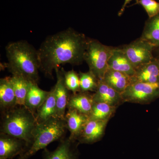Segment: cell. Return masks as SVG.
<instances>
[{
    "instance_id": "obj_24",
    "label": "cell",
    "mask_w": 159,
    "mask_h": 159,
    "mask_svg": "<svg viewBox=\"0 0 159 159\" xmlns=\"http://www.w3.org/2000/svg\"><path fill=\"white\" fill-rule=\"evenodd\" d=\"M79 76L80 92H96L99 80L92 72L90 71L86 73L80 72Z\"/></svg>"
},
{
    "instance_id": "obj_1",
    "label": "cell",
    "mask_w": 159,
    "mask_h": 159,
    "mask_svg": "<svg viewBox=\"0 0 159 159\" xmlns=\"http://www.w3.org/2000/svg\"><path fill=\"white\" fill-rule=\"evenodd\" d=\"M88 39L71 28L48 36L37 50L39 70L52 78L54 71L61 65L81 64Z\"/></svg>"
},
{
    "instance_id": "obj_8",
    "label": "cell",
    "mask_w": 159,
    "mask_h": 159,
    "mask_svg": "<svg viewBox=\"0 0 159 159\" xmlns=\"http://www.w3.org/2000/svg\"><path fill=\"white\" fill-rule=\"evenodd\" d=\"M79 143L77 141L65 138L60 141L55 150L44 148L43 151V159H80L78 149Z\"/></svg>"
},
{
    "instance_id": "obj_22",
    "label": "cell",
    "mask_w": 159,
    "mask_h": 159,
    "mask_svg": "<svg viewBox=\"0 0 159 159\" xmlns=\"http://www.w3.org/2000/svg\"><path fill=\"white\" fill-rule=\"evenodd\" d=\"M10 80L16 97L17 105L25 106L26 96L31 82L16 75L10 77Z\"/></svg>"
},
{
    "instance_id": "obj_30",
    "label": "cell",
    "mask_w": 159,
    "mask_h": 159,
    "mask_svg": "<svg viewBox=\"0 0 159 159\" xmlns=\"http://www.w3.org/2000/svg\"><path fill=\"white\" fill-rule=\"evenodd\" d=\"M157 1H159V0H157Z\"/></svg>"
},
{
    "instance_id": "obj_26",
    "label": "cell",
    "mask_w": 159,
    "mask_h": 159,
    "mask_svg": "<svg viewBox=\"0 0 159 159\" xmlns=\"http://www.w3.org/2000/svg\"><path fill=\"white\" fill-rule=\"evenodd\" d=\"M137 4L142 6L149 18L153 17L159 13V2L155 0H138Z\"/></svg>"
},
{
    "instance_id": "obj_4",
    "label": "cell",
    "mask_w": 159,
    "mask_h": 159,
    "mask_svg": "<svg viewBox=\"0 0 159 159\" xmlns=\"http://www.w3.org/2000/svg\"><path fill=\"white\" fill-rule=\"evenodd\" d=\"M68 130L65 119L52 117L44 122L36 123L32 131V142L30 147L18 159H29L41 149L47 148L52 142L66 138Z\"/></svg>"
},
{
    "instance_id": "obj_2",
    "label": "cell",
    "mask_w": 159,
    "mask_h": 159,
    "mask_svg": "<svg viewBox=\"0 0 159 159\" xmlns=\"http://www.w3.org/2000/svg\"><path fill=\"white\" fill-rule=\"evenodd\" d=\"M6 52L8 60L6 67L12 75L38 84L39 66L37 50L27 41L20 40L9 43Z\"/></svg>"
},
{
    "instance_id": "obj_15",
    "label": "cell",
    "mask_w": 159,
    "mask_h": 159,
    "mask_svg": "<svg viewBox=\"0 0 159 159\" xmlns=\"http://www.w3.org/2000/svg\"><path fill=\"white\" fill-rule=\"evenodd\" d=\"M16 99L10 77L0 79V108L1 113L6 112L16 106Z\"/></svg>"
},
{
    "instance_id": "obj_11",
    "label": "cell",
    "mask_w": 159,
    "mask_h": 159,
    "mask_svg": "<svg viewBox=\"0 0 159 159\" xmlns=\"http://www.w3.org/2000/svg\"><path fill=\"white\" fill-rule=\"evenodd\" d=\"M131 84L135 82L159 83V60L156 58L145 64L135 69L134 74L130 77Z\"/></svg>"
},
{
    "instance_id": "obj_31",
    "label": "cell",
    "mask_w": 159,
    "mask_h": 159,
    "mask_svg": "<svg viewBox=\"0 0 159 159\" xmlns=\"http://www.w3.org/2000/svg\"><path fill=\"white\" fill-rule=\"evenodd\" d=\"M159 131V129H158Z\"/></svg>"
},
{
    "instance_id": "obj_13",
    "label": "cell",
    "mask_w": 159,
    "mask_h": 159,
    "mask_svg": "<svg viewBox=\"0 0 159 159\" xmlns=\"http://www.w3.org/2000/svg\"><path fill=\"white\" fill-rule=\"evenodd\" d=\"M94 102H104L115 107H118L124 103L122 94L112 88L99 80L97 90L93 94Z\"/></svg>"
},
{
    "instance_id": "obj_9",
    "label": "cell",
    "mask_w": 159,
    "mask_h": 159,
    "mask_svg": "<svg viewBox=\"0 0 159 159\" xmlns=\"http://www.w3.org/2000/svg\"><path fill=\"white\" fill-rule=\"evenodd\" d=\"M109 120L89 119L77 139L79 144H93L99 142L105 134Z\"/></svg>"
},
{
    "instance_id": "obj_25",
    "label": "cell",
    "mask_w": 159,
    "mask_h": 159,
    "mask_svg": "<svg viewBox=\"0 0 159 159\" xmlns=\"http://www.w3.org/2000/svg\"><path fill=\"white\" fill-rule=\"evenodd\" d=\"M61 70L63 74L65 83L68 89L74 94L80 92L79 74L74 70L66 71L62 68Z\"/></svg>"
},
{
    "instance_id": "obj_7",
    "label": "cell",
    "mask_w": 159,
    "mask_h": 159,
    "mask_svg": "<svg viewBox=\"0 0 159 159\" xmlns=\"http://www.w3.org/2000/svg\"><path fill=\"white\" fill-rule=\"evenodd\" d=\"M120 48L135 69L155 58L152 53L155 47L140 38Z\"/></svg>"
},
{
    "instance_id": "obj_16",
    "label": "cell",
    "mask_w": 159,
    "mask_h": 159,
    "mask_svg": "<svg viewBox=\"0 0 159 159\" xmlns=\"http://www.w3.org/2000/svg\"><path fill=\"white\" fill-rule=\"evenodd\" d=\"M108 69L122 72L131 77L135 69L121 48L115 47L108 61Z\"/></svg>"
},
{
    "instance_id": "obj_14",
    "label": "cell",
    "mask_w": 159,
    "mask_h": 159,
    "mask_svg": "<svg viewBox=\"0 0 159 159\" xmlns=\"http://www.w3.org/2000/svg\"><path fill=\"white\" fill-rule=\"evenodd\" d=\"M68 130L70 131L69 138L77 141L86 123L89 119V116L79 111L68 108L65 116Z\"/></svg>"
},
{
    "instance_id": "obj_10",
    "label": "cell",
    "mask_w": 159,
    "mask_h": 159,
    "mask_svg": "<svg viewBox=\"0 0 159 159\" xmlns=\"http://www.w3.org/2000/svg\"><path fill=\"white\" fill-rule=\"evenodd\" d=\"M28 148L24 140L7 134H0V159H13Z\"/></svg>"
},
{
    "instance_id": "obj_18",
    "label": "cell",
    "mask_w": 159,
    "mask_h": 159,
    "mask_svg": "<svg viewBox=\"0 0 159 159\" xmlns=\"http://www.w3.org/2000/svg\"><path fill=\"white\" fill-rule=\"evenodd\" d=\"M49 93V91L43 90L39 88L37 84L31 83L26 97L25 107L35 116L38 109L45 100Z\"/></svg>"
},
{
    "instance_id": "obj_12",
    "label": "cell",
    "mask_w": 159,
    "mask_h": 159,
    "mask_svg": "<svg viewBox=\"0 0 159 159\" xmlns=\"http://www.w3.org/2000/svg\"><path fill=\"white\" fill-rule=\"evenodd\" d=\"M57 82L54 85L56 101V117L65 119L66 109L70 95L65 83L64 77L61 69L55 70Z\"/></svg>"
},
{
    "instance_id": "obj_6",
    "label": "cell",
    "mask_w": 159,
    "mask_h": 159,
    "mask_svg": "<svg viewBox=\"0 0 159 159\" xmlns=\"http://www.w3.org/2000/svg\"><path fill=\"white\" fill-rule=\"evenodd\" d=\"M124 102L148 104L159 98V83L130 84L122 93Z\"/></svg>"
},
{
    "instance_id": "obj_20",
    "label": "cell",
    "mask_w": 159,
    "mask_h": 159,
    "mask_svg": "<svg viewBox=\"0 0 159 159\" xmlns=\"http://www.w3.org/2000/svg\"><path fill=\"white\" fill-rule=\"evenodd\" d=\"M52 117H57L54 86L51 91H49L48 97L38 109L35 114L37 123L44 122Z\"/></svg>"
},
{
    "instance_id": "obj_19",
    "label": "cell",
    "mask_w": 159,
    "mask_h": 159,
    "mask_svg": "<svg viewBox=\"0 0 159 159\" xmlns=\"http://www.w3.org/2000/svg\"><path fill=\"white\" fill-rule=\"evenodd\" d=\"M102 80L112 88L121 94L131 84L130 76L110 69L106 71Z\"/></svg>"
},
{
    "instance_id": "obj_29",
    "label": "cell",
    "mask_w": 159,
    "mask_h": 159,
    "mask_svg": "<svg viewBox=\"0 0 159 159\" xmlns=\"http://www.w3.org/2000/svg\"><path fill=\"white\" fill-rule=\"evenodd\" d=\"M158 59H159V57H158Z\"/></svg>"
},
{
    "instance_id": "obj_28",
    "label": "cell",
    "mask_w": 159,
    "mask_h": 159,
    "mask_svg": "<svg viewBox=\"0 0 159 159\" xmlns=\"http://www.w3.org/2000/svg\"><path fill=\"white\" fill-rule=\"evenodd\" d=\"M158 51H159V48H158Z\"/></svg>"
},
{
    "instance_id": "obj_3",
    "label": "cell",
    "mask_w": 159,
    "mask_h": 159,
    "mask_svg": "<svg viewBox=\"0 0 159 159\" xmlns=\"http://www.w3.org/2000/svg\"><path fill=\"white\" fill-rule=\"evenodd\" d=\"M2 114L1 133L24 140L29 148L32 143V131L37 123L34 114L26 107L19 105Z\"/></svg>"
},
{
    "instance_id": "obj_21",
    "label": "cell",
    "mask_w": 159,
    "mask_h": 159,
    "mask_svg": "<svg viewBox=\"0 0 159 159\" xmlns=\"http://www.w3.org/2000/svg\"><path fill=\"white\" fill-rule=\"evenodd\" d=\"M140 38L159 48V13L146 21Z\"/></svg>"
},
{
    "instance_id": "obj_23",
    "label": "cell",
    "mask_w": 159,
    "mask_h": 159,
    "mask_svg": "<svg viewBox=\"0 0 159 159\" xmlns=\"http://www.w3.org/2000/svg\"><path fill=\"white\" fill-rule=\"evenodd\" d=\"M117 108L104 102H94L89 119L110 120L114 116Z\"/></svg>"
},
{
    "instance_id": "obj_17",
    "label": "cell",
    "mask_w": 159,
    "mask_h": 159,
    "mask_svg": "<svg viewBox=\"0 0 159 159\" xmlns=\"http://www.w3.org/2000/svg\"><path fill=\"white\" fill-rule=\"evenodd\" d=\"M94 103L93 94L80 92L70 95L67 108L76 110L89 116Z\"/></svg>"
},
{
    "instance_id": "obj_5",
    "label": "cell",
    "mask_w": 159,
    "mask_h": 159,
    "mask_svg": "<svg viewBox=\"0 0 159 159\" xmlns=\"http://www.w3.org/2000/svg\"><path fill=\"white\" fill-rule=\"evenodd\" d=\"M115 47L105 45L97 39H88L84 61L91 71L102 80L108 69V62Z\"/></svg>"
},
{
    "instance_id": "obj_27",
    "label": "cell",
    "mask_w": 159,
    "mask_h": 159,
    "mask_svg": "<svg viewBox=\"0 0 159 159\" xmlns=\"http://www.w3.org/2000/svg\"><path fill=\"white\" fill-rule=\"evenodd\" d=\"M132 1H133V0H125L124 4L122 5V8H121L120 11H119V13H118V16H121V15H122L123 12H124V11H125V8H126L127 5H128V4H129V3ZM135 1H136L137 4L138 0H135Z\"/></svg>"
}]
</instances>
